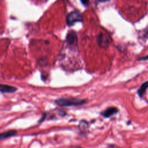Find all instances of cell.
<instances>
[{
  "instance_id": "cell-8",
  "label": "cell",
  "mask_w": 148,
  "mask_h": 148,
  "mask_svg": "<svg viewBox=\"0 0 148 148\" xmlns=\"http://www.w3.org/2000/svg\"><path fill=\"white\" fill-rule=\"evenodd\" d=\"M17 133V131L16 130H10L6 132H5L3 133H2L0 135L1 139H3L4 138H6L13 135H15Z\"/></svg>"
},
{
  "instance_id": "cell-6",
  "label": "cell",
  "mask_w": 148,
  "mask_h": 148,
  "mask_svg": "<svg viewBox=\"0 0 148 148\" xmlns=\"http://www.w3.org/2000/svg\"><path fill=\"white\" fill-rule=\"evenodd\" d=\"M17 90V88L15 87L1 84L0 85V91L1 93H13Z\"/></svg>"
},
{
  "instance_id": "cell-3",
  "label": "cell",
  "mask_w": 148,
  "mask_h": 148,
  "mask_svg": "<svg viewBox=\"0 0 148 148\" xmlns=\"http://www.w3.org/2000/svg\"><path fill=\"white\" fill-rule=\"evenodd\" d=\"M97 43L101 47H107L109 45V40L105 34L101 32L97 36Z\"/></svg>"
},
{
  "instance_id": "cell-7",
  "label": "cell",
  "mask_w": 148,
  "mask_h": 148,
  "mask_svg": "<svg viewBox=\"0 0 148 148\" xmlns=\"http://www.w3.org/2000/svg\"><path fill=\"white\" fill-rule=\"evenodd\" d=\"M147 88H148V81H146L144 82L138 88V90H137V94L139 96V97L142 98Z\"/></svg>"
},
{
  "instance_id": "cell-4",
  "label": "cell",
  "mask_w": 148,
  "mask_h": 148,
  "mask_svg": "<svg viewBox=\"0 0 148 148\" xmlns=\"http://www.w3.org/2000/svg\"><path fill=\"white\" fill-rule=\"evenodd\" d=\"M118 111H119L118 109L116 107H108V108L105 109L103 112H102L101 113V114L105 118H109L110 116L117 113Z\"/></svg>"
},
{
  "instance_id": "cell-1",
  "label": "cell",
  "mask_w": 148,
  "mask_h": 148,
  "mask_svg": "<svg viewBox=\"0 0 148 148\" xmlns=\"http://www.w3.org/2000/svg\"><path fill=\"white\" fill-rule=\"evenodd\" d=\"M55 103L62 107L82 105L87 102L86 99L77 98H60L55 100Z\"/></svg>"
},
{
  "instance_id": "cell-2",
  "label": "cell",
  "mask_w": 148,
  "mask_h": 148,
  "mask_svg": "<svg viewBox=\"0 0 148 148\" xmlns=\"http://www.w3.org/2000/svg\"><path fill=\"white\" fill-rule=\"evenodd\" d=\"M83 21V14L79 11H72L66 17V23L68 26L73 25L76 22Z\"/></svg>"
},
{
  "instance_id": "cell-10",
  "label": "cell",
  "mask_w": 148,
  "mask_h": 148,
  "mask_svg": "<svg viewBox=\"0 0 148 148\" xmlns=\"http://www.w3.org/2000/svg\"><path fill=\"white\" fill-rule=\"evenodd\" d=\"M81 2L84 5H87L88 4V1H81Z\"/></svg>"
},
{
  "instance_id": "cell-9",
  "label": "cell",
  "mask_w": 148,
  "mask_h": 148,
  "mask_svg": "<svg viewBox=\"0 0 148 148\" xmlns=\"http://www.w3.org/2000/svg\"><path fill=\"white\" fill-rule=\"evenodd\" d=\"M137 60L138 61H144V60H148V56H143V57H140Z\"/></svg>"
},
{
  "instance_id": "cell-5",
  "label": "cell",
  "mask_w": 148,
  "mask_h": 148,
  "mask_svg": "<svg viewBox=\"0 0 148 148\" xmlns=\"http://www.w3.org/2000/svg\"><path fill=\"white\" fill-rule=\"evenodd\" d=\"M77 35L73 31H70L68 32L66 38V42L69 45H73L77 43Z\"/></svg>"
}]
</instances>
